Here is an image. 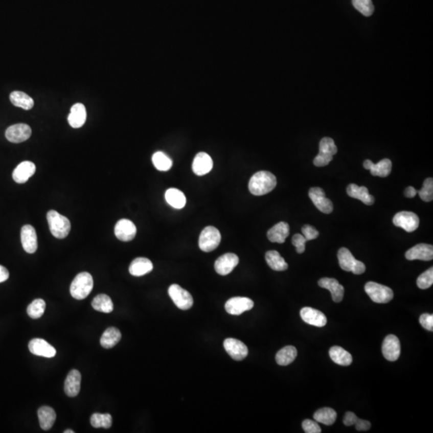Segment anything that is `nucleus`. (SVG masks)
Segmentation results:
<instances>
[{
    "label": "nucleus",
    "instance_id": "obj_1",
    "mask_svg": "<svg viewBox=\"0 0 433 433\" xmlns=\"http://www.w3.org/2000/svg\"><path fill=\"white\" fill-rule=\"evenodd\" d=\"M277 185L276 176L270 172L259 171L252 176L249 181V190L255 196L269 194Z\"/></svg>",
    "mask_w": 433,
    "mask_h": 433
},
{
    "label": "nucleus",
    "instance_id": "obj_2",
    "mask_svg": "<svg viewBox=\"0 0 433 433\" xmlns=\"http://www.w3.org/2000/svg\"><path fill=\"white\" fill-rule=\"evenodd\" d=\"M51 233L55 238L59 239L65 238L71 231V222L69 218L61 215L56 210H50L47 214Z\"/></svg>",
    "mask_w": 433,
    "mask_h": 433
},
{
    "label": "nucleus",
    "instance_id": "obj_3",
    "mask_svg": "<svg viewBox=\"0 0 433 433\" xmlns=\"http://www.w3.org/2000/svg\"><path fill=\"white\" fill-rule=\"evenodd\" d=\"M93 286L94 283L91 275L87 272H82L78 274L73 279L70 286V293L76 300H84L89 295L93 290Z\"/></svg>",
    "mask_w": 433,
    "mask_h": 433
},
{
    "label": "nucleus",
    "instance_id": "obj_4",
    "mask_svg": "<svg viewBox=\"0 0 433 433\" xmlns=\"http://www.w3.org/2000/svg\"><path fill=\"white\" fill-rule=\"evenodd\" d=\"M337 151L338 149L334 140L331 138H323L320 142V152L314 159V166L317 167L327 166L333 160Z\"/></svg>",
    "mask_w": 433,
    "mask_h": 433
},
{
    "label": "nucleus",
    "instance_id": "obj_5",
    "mask_svg": "<svg viewBox=\"0 0 433 433\" xmlns=\"http://www.w3.org/2000/svg\"><path fill=\"white\" fill-rule=\"evenodd\" d=\"M339 266L345 271L352 272L355 275H362L366 270V266L360 261L356 260L351 251L347 248H341L338 252Z\"/></svg>",
    "mask_w": 433,
    "mask_h": 433
},
{
    "label": "nucleus",
    "instance_id": "obj_6",
    "mask_svg": "<svg viewBox=\"0 0 433 433\" xmlns=\"http://www.w3.org/2000/svg\"><path fill=\"white\" fill-rule=\"evenodd\" d=\"M367 294L372 301L376 303H388L393 300V291L389 286L375 282H368L364 286Z\"/></svg>",
    "mask_w": 433,
    "mask_h": 433
},
{
    "label": "nucleus",
    "instance_id": "obj_7",
    "mask_svg": "<svg viewBox=\"0 0 433 433\" xmlns=\"http://www.w3.org/2000/svg\"><path fill=\"white\" fill-rule=\"evenodd\" d=\"M221 236L219 231L214 226H207L201 231L199 238V247L204 252H211L217 249Z\"/></svg>",
    "mask_w": 433,
    "mask_h": 433
},
{
    "label": "nucleus",
    "instance_id": "obj_8",
    "mask_svg": "<svg viewBox=\"0 0 433 433\" xmlns=\"http://www.w3.org/2000/svg\"><path fill=\"white\" fill-rule=\"evenodd\" d=\"M169 294L175 305L180 310L186 311L193 307L194 300L191 294L179 285L173 284L169 286Z\"/></svg>",
    "mask_w": 433,
    "mask_h": 433
},
{
    "label": "nucleus",
    "instance_id": "obj_9",
    "mask_svg": "<svg viewBox=\"0 0 433 433\" xmlns=\"http://www.w3.org/2000/svg\"><path fill=\"white\" fill-rule=\"evenodd\" d=\"M393 224L396 226L400 227L407 232L411 233L418 228L420 219L418 216L415 213L402 211L394 216Z\"/></svg>",
    "mask_w": 433,
    "mask_h": 433
},
{
    "label": "nucleus",
    "instance_id": "obj_10",
    "mask_svg": "<svg viewBox=\"0 0 433 433\" xmlns=\"http://www.w3.org/2000/svg\"><path fill=\"white\" fill-rule=\"evenodd\" d=\"M309 197L314 203L316 208L324 214H331L333 210V203L326 197L325 192L320 187H313L309 190Z\"/></svg>",
    "mask_w": 433,
    "mask_h": 433
},
{
    "label": "nucleus",
    "instance_id": "obj_11",
    "mask_svg": "<svg viewBox=\"0 0 433 433\" xmlns=\"http://www.w3.org/2000/svg\"><path fill=\"white\" fill-rule=\"evenodd\" d=\"M32 128L26 124L11 125L6 130V138L12 143H21L30 138Z\"/></svg>",
    "mask_w": 433,
    "mask_h": 433
},
{
    "label": "nucleus",
    "instance_id": "obj_12",
    "mask_svg": "<svg viewBox=\"0 0 433 433\" xmlns=\"http://www.w3.org/2000/svg\"><path fill=\"white\" fill-rule=\"evenodd\" d=\"M253 307L254 302L249 298L245 297L232 298L226 302L225 305L226 312L232 315H240Z\"/></svg>",
    "mask_w": 433,
    "mask_h": 433
},
{
    "label": "nucleus",
    "instance_id": "obj_13",
    "mask_svg": "<svg viewBox=\"0 0 433 433\" xmlns=\"http://www.w3.org/2000/svg\"><path fill=\"white\" fill-rule=\"evenodd\" d=\"M239 259L235 254L227 253L221 255L216 260L214 268L220 276H225L229 275L238 266Z\"/></svg>",
    "mask_w": 433,
    "mask_h": 433
},
{
    "label": "nucleus",
    "instance_id": "obj_14",
    "mask_svg": "<svg viewBox=\"0 0 433 433\" xmlns=\"http://www.w3.org/2000/svg\"><path fill=\"white\" fill-rule=\"evenodd\" d=\"M224 348L230 356L235 360H242L248 355V348L242 341L236 338H226L224 341Z\"/></svg>",
    "mask_w": 433,
    "mask_h": 433
},
{
    "label": "nucleus",
    "instance_id": "obj_15",
    "mask_svg": "<svg viewBox=\"0 0 433 433\" xmlns=\"http://www.w3.org/2000/svg\"><path fill=\"white\" fill-rule=\"evenodd\" d=\"M21 243L27 253L33 254L37 250V235L32 225H25L21 229Z\"/></svg>",
    "mask_w": 433,
    "mask_h": 433
},
{
    "label": "nucleus",
    "instance_id": "obj_16",
    "mask_svg": "<svg viewBox=\"0 0 433 433\" xmlns=\"http://www.w3.org/2000/svg\"><path fill=\"white\" fill-rule=\"evenodd\" d=\"M115 235L122 242H130L136 235V227L128 219H121L116 224Z\"/></svg>",
    "mask_w": 433,
    "mask_h": 433
},
{
    "label": "nucleus",
    "instance_id": "obj_17",
    "mask_svg": "<svg viewBox=\"0 0 433 433\" xmlns=\"http://www.w3.org/2000/svg\"><path fill=\"white\" fill-rule=\"evenodd\" d=\"M383 357L389 361L397 360L400 355V343L394 335H388L382 345Z\"/></svg>",
    "mask_w": 433,
    "mask_h": 433
},
{
    "label": "nucleus",
    "instance_id": "obj_18",
    "mask_svg": "<svg viewBox=\"0 0 433 433\" xmlns=\"http://www.w3.org/2000/svg\"><path fill=\"white\" fill-rule=\"evenodd\" d=\"M28 348L33 355L45 358H53L56 355V348L43 338H33L28 344Z\"/></svg>",
    "mask_w": 433,
    "mask_h": 433
},
{
    "label": "nucleus",
    "instance_id": "obj_19",
    "mask_svg": "<svg viewBox=\"0 0 433 433\" xmlns=\"http://www.w3.org/2000/svg\"><path fill=\"white\" fill-rule=\"evenodd\" d=\"M407 260L431 261L433 259V246L428 244L420 243L415 245L406 252Z\"/></svg>",
    "mask_w": 433,
    "mask_h": 433
},
{
    "label": "nucleus",
    "instance_id": "obj_20",
    "mask_svg": "<svg viewBox=\"0 0 433 433\" xmlns=\"http://www.w3.org/2000/svg\"><path fill=\"white\" fill-rule=\"evenodd\" d=\"M36 165L32 162H22L14 169L12 177L18 184L26 183L36 173Z\"/></svg>",
    "mask_w": 433,
    "mask_h": 433
},
{
    "label": "nucleus",
    "instance_id": "obj_21",
    "mask_svg": "<svg viewBox=\"0 0 433 433\" xmlns=\"http://www.w3.org/2000/svg\"><path fill=\"white\" fill-rule=\"evenodd\" d=\"M300 316L302 320L314 327H323L327 324V317L324 313L311 308V307H303L300 311Z\"/></svg>",
    "mask_w": 433,
    "mask_h": 433
},
{
    "label": "nucleus",
    "instance_id": "obj_22",
    "mask_svg": "<svg viewBox=\"0 0 433 433\" xmlns=\"http://www.w3.org/2000/svg\"><path fill=\"white\" fill-rule=\"evenodd\" d=\"M364 169L370 170L372 176L386 177L390 174L393 168V163L388 158H385L377 164L373 163L372 161L366 160L363 162Z\"/></svg>",
    "mask_w": 433,
    "mask_h": 433
},
{
    "label": "nucleus",
    "instance_id": "obj_23",
    "mask_svg": "<svg viewBox=\"0 0 433 433\" xmlns=\"http://www.w3.org/2000/svg\"><path fill=\"white\" fill-rule=\"evenodd\" d=\"M213 166L214 163H213L212 158L210 157V155L207 153L201 152V153H197L194 157L192 169L197 176H204L212 170Z\"/></svg>",
    "mask_w": 433,
    "mask_h": 433
},
{
    "label": "nucleus",
    "instance_id": "obj_24",
    "mask_svg": "<svg viewBox=\"0 0 433 433\" xmlns=\"http://www.w3.org/2000/svg\"><path fill=\"white\" fill-rule=\"evenodd\" d=\"M318 286L331 292L333 301L340 303L344 299V287L335 279L324 278L318 281Z\"/></svg>",
    "mask_w": 433,
    "mask_h": 433
},
{
    "label": "nucleus",
    "instance_id": "obj_25",
    "mask_svg": "<svg viewBox=\"0 0 433 433\" xmlns=\"http://www.w3.org/2000/svg\"><path fill=\"white\" fill-rule=\"evenodd\" d=\"M81 384V374L73 369L69 372L64 383V392L69 397H76L79 394Z\"/></svg>",
    "mask_w": 433,
    "mask_h": 433
},
{
    "label": "nucleus",
    "instance_id": "obj_26",
    "mask_svg": "<svg viewBox=\"0 0 433 433\" xmlns=\"http://www.w3.org/2000/svg\"><path fill=\"white\" fill-rule=\"evenodd\" d=\"M86 118H87V112H86L85 107L81 103H77L72 107L67 121L71 127L79 128L84 125Z\"/></svg>",
    "mask_w": 433,
    "mask_h": 433
},
{
    "label": "nucleus",
    "instance_id": "obj_27",
    "mask_svg": "<svg viewBox=\"0 0 433 433\" xmlns=\"http://www.w3.org/2000/svg\"><path fill=\"white\" fill-rule=\"evenodd\" d=\"M289 235H290V226L288 224L284 221H281L268 231L267 238L271 242L284 243Z\"/></svg>",
    "mask_w": 433,
    "mask_h": 433
},
{
    "label": "nucleus",
    "instance_id": "obj_28",
    "mask_svg": "<svg viewBox=\"0 0 433 433\" xmlns=\"http://www.w3.org/2000/svg\"><path fill=\"white\" fill-rule=\"evenodd\" d=\"M348 195L353 198L360 200L362 202L368 206H372L375 202V198L368 192V189L365 186H359L355 184H350L347 189Z\"/></svg>",
    "mask_w": 433,
    "mask_h": 433
},
{
    "label": "nucleus",
    "instance_id": "obj_29",
    "mask_svg": "<svg viewBox=\"0 0 433 433\" xmlns=\"http://www.w3.org/2000/svg\"><path fill=\"white\" fill-rule=\"evenodd\" d=\"M153 269V265L149 259L146 258H136L131 262L129 266V273L132 276L140 277L150 273Z\"/></svg>",
    "mask_w": 433,
    "mask_h": 433
},
{
    "label": "nucleus",
    "instance_id": "obj_30",
    "mask_svg": "<svg viewBox=\"0 0 433 433\" xmlns=\"http://www.w3.org/2000/svg\"><path fill=\"white\" fill-rule=\"evenodd\" d=\"M39 425L43 430H49L56 421V414L54 409L49 406H43L38 410Z\"/></svg>",
    "mask_w": 433,
    "mask_h": 433
},
{
    "label": "nucleus",
    "instance_id": "obj_31",
    "mask_svg": "<svg viewBox=\"0 0 433 433\" xmlns=\"http://www.w3.org/2000/svg\"><path fill=\"white\" fill-rule=\"evenodd\" d=\"M165 197L168 204L173 208L180 210L186 207V196L183 192L177 189H169L165 194Z\"/></svg>",
    "mask_w": 433,
    "mask_h": 433
},
{
    "label": "nucleus",
    "instance_id": "obj_32",
    "mask_svg": "<svg viewBox=\"0 0 433 433\" xmlns=\"http://www.w3.org/2000/svg\"><path fill=\"white\" fill-rule=\"evenodd\" d=\"M329 355L333 362L341 366H349L352 362V355L341 347H332L330 349Z\"/></svg>",
    "mask_w": 433,
    "mask_h": 433
},
{
    "label": "nucleus",
    "instance_id": "obj_33",
    "mask_svg": "<svg viewBox=\"0 0 433 433\" xmlns=\"http://www.w3.org/2000/svg\"><path fill=\"white\" fill-rule=\"evenodd\" d=\"M121 338V333L116 327H108L106 331L103 333L101 338V346L106 349L113 348Z\"/></svg>",
    "mask_w": 433,
    "mask_h": 433
},
{
    "label": "nucleus",
    "instance_id": "obj_34",
    "mask_svg": "<svg viewBox=\"0 0 433 433\" xmlns=\"http://www.w3.org/2000/svg\"><path fill=\"white\" fill-rule=\"evenodd\" d=\"M10 101L15 106L25 110H30L33 108V99L22 92H12L10 95Z\"/></svg>",
    "mask_w": 433,
    "mask_h": 433
},
{
    "label": "nucleus",
    "instance_id": "obj_35",
    "mask_svg": "<svg viewBox=\"0 0 433 433\" xmlns=\"http://www.w3.org/2000/svg\"><path fill=\"white\" fill-rule=\"evenodd\" d=\"M266 261L268 266H270L272 270H276V271H283V270H287L288 268V264L286 263L285 259L276 250H270L266 252Z\"/></svg>",
    "mask_w": 433,
    "mask_h": 433
},
{
    "label": "nucleus",
    "instance_id": "obj_36",
    "mask_svg": "<svg viewBox=\"0 0 433 433\" xmlns=\"http://www.w3.org/2000/svg\"><path fill=\"white\" fill-rule=\"evenodd\" d=\"M92 307L96 311L109 314L113 311V303L109 296L107 294H98L93 299Z\"/></svg>",
    "mask_w": 433,
    "mask_h": 433
},
{
    "label": "nucleus",
    "instance_id": "obj_37",
    "mask_svg": "<svg viewBox=\"0 0 433 433\" xmlns=\"http://www.w3.org/2000/svg\"><path fill=\"white\" fill-rule=\"evenodd\" d=\"M297 357V349L293 346H286L279 351L276 356V362L280 366H287L294 362Z\"/></svg>",
    "mask_w": 433,
    "mask_h": 433
},
{
    "label": "nucleus",
    "instance_id": "obj_38",
    "mask_svg": "<svg viewBox=\"0 0 433 433\" xmlns=\"http://www.w3.org/2000/svg\"><path fill=\"white\" fill-rule=\"evenodd\" d=\"M314 418L316 422L321 423L325 425H331L336 420L337 413L331 407H323L314 413Z\"/></svg>",
    "mask_w": 433,
    "mask_h": 433
},
{
    "label": "nucleus",
    "instance_id": "obj_39",
    "mask_svg": "<svg viewBox=\"0 0 433 433\" xmlns=\"http://www.w3.org/2000/svg\"><path fill=\"white\" fill-rule=\"evenodd\" d=\"M153 166L159 171H169L173 166V161L167 154L163 152H156L152 157Z\"/></svg>",
    "mask_w": 433,
    "mask_h": 433
},
{
    "label": "nucleus",
    "instance_id": "obj_40",
    "mask_svg": "<svg viewBox=\"0 0 433 433\" xmlns=\"http://www.w3.org/2000/svg\"><path fill=\"white\" fill-rule=\"evenodd\" d=\"M92 426L96 428H109L112 424V417L111 415L101 414V413H94L92 415L90 419Z\"/></svg>",
    "mask_w": 433,
    "mask_h": 433
},
{
    "label": "nucleus",
    "instance_id": "obj_41",
    "mask_svg": "<svg viewBox=\"0 0 433 433\" xmlns=\"http://www.w3.org/2000/svg\"><path fill=\"white\" fill-rule=\"evenodd\" d=\"M46 308V303L41 299L34 300L31 304L28 307V315L30 316L31 318L36 320V318H40L41 316L43 315Z\"/></svg>",
    "mask_w": 433,
    "mask_h": 433
},
{
    "label": "nucleus",
    "instance_id": "obj_42",
    "mask_svg": "<svg viewBox=\"0 0 433 433\" xmlns=\"http://www.w3.org/2000/svg\"><path fill=\"white\" fill-rule=\"evenodd\" d=\"M352 4L364 16H371L375 10L372 0H352Z\"/></svg>",
    "mask_w": 433,
    "mask_h": 433
},
{
    "label": "nucleus",
    "instance_id": "obj_43",
    "mask_svg": "<svg viewBox=\"0 0 433 433\" xmlns=\"http://www.w3.org/2000/svg\"><path fill=\"white\" fill-rule=\"evenodd\" d=\"M417 194L420 195V198L422 199L423 201H427V202L432 201L433 180L431 177H428L424 180L422 189L418 190Z\"/></svg>",
    "mask_w": 433,
    "mask_h": 433
},
{
    "label": "nucleus",
    "instance_id": "obj_44",
    "mask_svg": "<svg viewBox=\"0 0 433 433\" xmlns=\"http://www.w3.org/2000/svg\"><path fill=\"white\" fill-rule=\"evenodd\" d=\"M433 283V268L431 267L421 274L417 279V284L419 288L425 290L429 288Z\"/></svg>",
    "mask_w": 433,
    "mask_h": 433
},
{
    "label": "nucleus",
    "instance_id": "obj_45",
    "mask_svg": "<svg viewBox=\"0 0 433 433\" xmlns=\"http://www.w3.org/2000/svg\"><path fill=\"white\" fill-rule=\"evenodd\" d=\"M307 242L305 237L300 234H296L292 238V244L295 246L298 254H303L305 251Z\"/></svg>",
    "mask_w": 433,
    "mask_h": 433
},
{
    "label": "nucleus",
    "instance_id": "obj_46",
    "mask_svg": "<svg viewBox=\"0 0 433 433\" xmlns=\"http://www.w3.org/2000/svg\"><path fill=\"white\" fill-rule=\"evenodd\" d=\"M302 233L303 236L305 237L307 241L316 239L320 236V233L312 225H304L302 228Z\"/></svg>",
    "mask_w": 433,
    "mask_h": 433
},
{
    "label": "nucleus",
    "instance_id": "obj_47",
    "mask_svg": "<svg viewBox=\"0 0 433 433\" xmlns=\"http://www.w3.org/2000/svg\"><path fill=\"white\" fill-rule=\"evenodd\" d=\"M302 426L306 433H320L322 431L320 425L314 420H305Z\"/></svg>",
    "mask_w": 433,
    "mask_h": 433
},
{
    "label": "nucleus",
    "instance_id": "obj_48",
    "mask_svg": "<svg viewBox=\"0 0 433 433\" xmlns=\"http://www.w3.org/2000/svg\"><path fill=\"white\" fill-rule=\"evenodd\" d=\"M420 323L424 329L433 331V315L430 314H423L420 317Z\"/></svg>",
    "mask_w": 433,
    "mask_h": 433
},
{
    "label": "nucleus",
    "instance_id": "obj_49",
    "mask_svg": "<svg viewBox=\"0 0 433 433\" xmlns=\"http://www.w3.org/2000/svg\"><path fill=\"white\" fill-rule=\"evenodd\" d=\"M358 419L359 418L357 417L355 413H352V412H348L344 416V424L346 426L355 425Z\"/></svg>",
    "mask_w": 433,
    "mask_h": 433
},
{
    "label": "nucleus",
    "instance_id": "obj_50",
    "mask_svg": "<svg viewBox=\"0 0 433 433\" xmlns=\"http://www.w3.org/2000/svg\"><path fill=\"white\" fill-rule=\"evenodd\" d=\"M355 428L358 431H368V430L370 429L371 427H372V424L368 420H360V419H358L357 420L356 423L355 424Z\"/></svg>",
    "mask_w": 433,
    "mask_h": 433
},
{
    "label": "nucleus",
    "instance_id": "obj_51",
    "mask_svg": "<svg viewBox=\"0 0 433 433\" xmlns=\"http://www.w3.org/2000/svg\"><path fill=\"white\" fill-rule=\"evenodd\" d=\"M8 278H9V272L7 270V268L0 265V283L8 280Z\"/></svg>",
    "mask_w": 433,
    "mask_h": 433
},
{
    "label": "nucleus",
    "instance_id": "obj_52",
    "mask_svg": "<svg viewBox=\"0 0 433 433\" xmlns=\"http://www.w3.org/2000/svg\"><path fill=\"white\" fill-rule=\"evenodd\" d=\"M417 194V190L413 187V186H408L405 190H404V195L407 198H413L416 197Z\"/></svg>",
    "mask_w": 433,
    "mask_h": 433
},
{
    "label": "nucleus",
    "instance_id": "obj_53",
    "mask_svg": "<svg viewBox=\"0 0 433 433\" xmlns=\"http://www.w3.org/2000/svg\"><path fill=\"white\" fill-rule=\"evenodd\" d=\"M63 433H75V431L73 430L67 429L66 431H63Z\"/></svg>",
    "mask_w": 433,
    "mask_h": 433
}]
</instances>
